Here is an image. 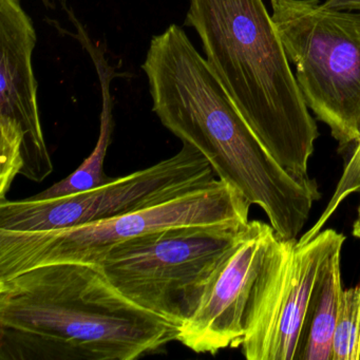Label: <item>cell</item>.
I'll use <instances>...</instances> for the list:
<instances>
[{
  "instance_id": "cell-1",
  "label": "cell",
  "mask_w": 360,
  "mask_h": 360,
  "mask_svg": "<svg viewBox=\"0 0 360 360\" xmlns=\"http://www.w3.org/2000/svg\"><path fill=\"white\" fill-rule=\"evenodd\" d=\"M142 69L164 127L260 206L280 238L297 239L320 199L317 182L290 174L274 159L183 28L172 24L155 35Z\"/></svg>"
},
{
  "instance_id": "cell-2",
  "label": "cell",
  "mask_w": 360,
  "mask_h": 360,
  "mask_svg": "<svg viewBox=\"0 0 360 360\" xmlns=\"http://www.w3.org/2000/svg\"><path fill=\"white\" fill-rule=\"evenodd\" d=\"M178 335L98 264L51 263L0 280V360H134Z\"/></svg>"
},
{
  "instance_id": "cell-3",
  "label": "cell",
  "mask_w": 360,
  "mask_h": 360,
  "mask_svg": "<svg viewBox=\"0 0 360 360\" xmlns=\"http://www.w3.org/2000/svg\"><path fill=\"white\" fill-rule=\"evenodd\" d=\"M185 26L242 117L290 174L309 176L319 136L263 0H189Z\"/></svg>"
},
{
  "instance_id": "cell-4",
  "label": "cell",
  "mask_w": 360,
  "mask_h": 360,
  "mask_svg": "<svg viewBox=\"0 0 360 360\" xmlns=\"http://www.w3.org/2000/svg\"><path fill=\"white\" fill-rule=\"evenodd\" d=\"M271 18L305 104L339 148L360 138V12L320 0H271Z\"/></svg>"
},
{
  "instance_id": "cell-5",
  "label": "cell",
  "mask_w": 360,
  "mask_h": 360,
  "mask_svg": "<svg viewBox=\"0 0 360 360\" xmlns=\"http://www.w3.org/2000/svg\"><path fill=\"white\" fill-rule=\"evenodd\" d=\"M252 204L217 179L203 188L108 220L41 231L0 229V280L51 263L98 264L115 246L147 233L193 225H248Z\"/></svg>"
},
{
  "instance_id": "cell-6",
  "label": "cell",
  "mask_w": 360,
  "mask_h": 360,
  "mask_svg": "<svg viewBox=\"0 0 360 360\" xmlns=\"http://www.w3.org/2000/svg\"><path fill=\"white\" fill-rule=\"evenodd\" d=\"M246 226L193 225L147 233L115 246L98 265L122 294L180 330Z\"/></svg>"
},
{
  "instance_id": "cell-7",
  "label": "cell",
  "mask_w": 360,
  "mask_h": 360,
  "mask_svg": "<svg viewBox=\"0 0 360 360\" xmlns=\"http://www.w3.org/2000/svg\"><path fill=\"white\" fill-rule=\"evenodd\" d=\"M210 162L191 144L145 169L69 197L0 200V229L41 231L108 220L176 199L217 180Z\"/></svg>"
},
{
  "instance_id": "cell-8",
  "label": "cell",
  "mask_w": 360,
  "mask_h": 360,
  "mask_svg": "<svg viewBox=\"0 0 360 360\" xmlns=\"http://www.w3.org/2000/svg\"><path fill=\"white\" fill-rule=\"evenodd\" d=\"M282 238L271 224L250 221L204 283L178 341L198 354L241 347Z\"/></svg>"
},
{
  "instance_id": "cell-9",
  "label": "cell",
  "mask_w": 360,
  "mask_h": 360,
  "mask_svg": "<svg viewBox=\"0 0 360 360\" xmlns=\"http://www.w3.org/2000/svg\"><path fill=\"white\" fill-rule=\"evenodd\" d=\"M37 39L20 0H0V200L18 174L41 183L53 172L32 65Z\"/></svg>"
},
{
  "instance_id": "cell-10",
  "label": "cell",
  "mask_w": 360,
  "mask_h": 360,
  "mask_svg": "<svg viewBox=\"0 0 360 360\" xmlns=\"http://www.w3.org/2000/svg\"><path fill=\"white\" fill-rule=\"evenodd\" d=\"M345 240L342 233L330 229L309 242L282 239L241 345L248 360H298L305 315L320 269L335 250L342 248Z\"/></svg>"
},
{
  "instance_id": "cell-11",
  "label": "cell",
  "mask_w": 360,
  "mask_h": 360,
  "mask_svg": "<svg viewBox=\"0 0 360 360\" xmlns=\"http://www.w3.org/2000/svg\"><path fill=\"white\" fill-rule=\"evenodd\" d=\"M66 13L75 26V32L64 30L60 27H58V30L70 34V37L79 41L82 47L91 58L92 63L96 67L98 79H100L103 98L100 134H98V142H96L91 155L79 166V168L72 174H69L64 180L56 183L49 188L35 195L34 197H32V199L34 200H53L69 197V195H77V193L104 186V185L112 182L115 179L107 176L104 166L107 151L110 146L113 129H115L113 100L112 96H111L110 85L112 79L117 77V73H115V69L107 60L102 46L94 43V39L88 34L84 25L75 16L72 9L68 8L66 9Z\"/></svg>"
},
{
  "instance_id": "cell-12",
  "label": "cell",
  "mask_w": 360,
  "mask_h": 360,
  "mask_svg": "<svg viewBox=\"0 0 360 360\" xmlns=\"http://www.w3.org/2000/svg\"><path fill=\"white\" fill-rule=\"evenodd\" d=\"M341 250H335L320 269L305 315L298 360H332L333 338L343 290Z\"/></svg>"
},
{
  "instance_id": "cell-13",
  "label": "cell",
  "mask_w": 360,
  "mask_h": 360,
  "mask_svg": "<svg viewBox=\"0 0 360 360\" xmlns=\"http://www.w3.org/2000/svg\"><path fill=\"white\" fill-rule=\"evenodd\" d=\"M360 359V281L342 290L333 338L332 360Z\"/></svg>"
},
{
  "instance_id": "cell-14",
  "label": "cell",
  "mask_w": 360,
  "mask_h": 360,
  "mask_svg": "<svg viewBox=\"0 0 360 360\" xmlns=\"http://www.w3.org/2000/svg\"><path fill=\"white\" fill-rule=\"evenodd\" d=\"M354 193H360V138L355 143V148L352 153L351 159L347 162V166L343 170L342 176L337 184L334 195L330 198L328 206L322 212L320 218L318 219L317 222L299 239V241L309 242L315 238L322 231L330 217L336 212L339 205L349 195H354Z\"/></svg>"
},
{
  "instance_id": "cell-15",
  "label": "cell",
  "mask_w": 360,
  "mask_h": 360,
  "mask_svg": "<svg viewBox=\"0 0 360 360\" xmlns=\"http://www.w3.org/2000/svg\"><path fill=\"white\" fill-rule=\"evenodd\" d=\"M323 5L330 9L360 12V0H326Z\"/></svg>"
},
{
  "instance_id": "cell-16",
  "label": "cell",
  "mask_w": 360,
  "mask_h": 360,
  "mask_svg": "<svg viewBox=\"0 0 360 360\" xmlns=\"http://www.w3.org/2000/svg\"><path fill=\"white\" fill-rule=\"evenodd\" d=\"M353 236L360 240V205L358 208L357 219H356L353 225Z\"/></svg>"
},
{
  "instance_id": "cell-17",
  "label": "cell",
  "mask_w": 360,
  "mask_h": 360,
  "mask_svg": "<svg viewBox=\"0 0 360 360\" xmlns=\"http://www.w3.org/2000/svg\"><path fill=\"white\" fill-rule=\"evenodd\" d=\"M41 1L47 9H54V4L52 3L51 0H41Z\"/></svg>"
}]
</instances>
